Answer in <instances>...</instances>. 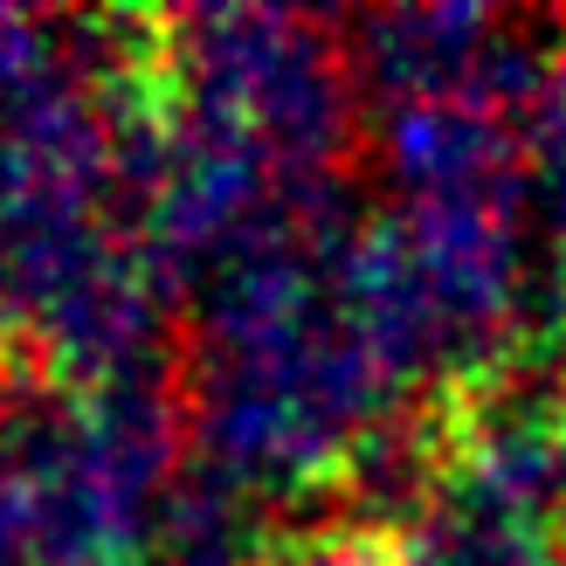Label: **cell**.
Returning <instances> with one entry per match:
<instances>
[{"mask_svg": "<svg viewBox=\"0 0 566 566\" xmlns=\"http://www.w3.org/2000/svg\"><path fill=\"white\" fill-rule=\"evenodd\" d=\"M174 111L242 138L276 180H346L359 153V83L346 28L297 8H187L159 21Z\"/></svg>", "mask_w": 566, "mask_h": 566, "instance_id": "cell-1", "label": "cell"}, {"mask_svg": "<svg viewBox=\"0 0 566 566\" xmlns=\"http://www.w3.org/2000/svg\"><path fill=\"white\" fill-rule=\"evenodd\" d=\"M374 159H380V174L401 187V208H429V201L532 208L518 125L491 104H470V97L374 111Z\"/></svg>", "mask_w": 566, "mask_h": 566, "instance_id": "cell-2", "label": "cell"}, {"mask_svg": "<svg viewBox=\"0 0 566 566\" xmlns=\"http://www.w3.org/2000/svg\"><path fill=\"white\" fill-rule=\"evenodd\" d=\"M394 566H559V539L442 497L436 518L394 553Z\"/></svg>", "mask_w": 566, "mask_h": 566, "instance_id": "cell-3", "label": "cell"}, {"mask_svg": "<svg viewBox=\"0 0 566 566\" xmlns=\"http://www.w3.org/2000/svg\"><path fill=\"white\" fill-rule=\"evenodd\" d=\"M525 138V187H532V208L553 221V235H566V49L546 76V91L532 97V111L518 118Z\"/></svg>", "mask_w": 566, "mask_h": 566, "instance_id": "cell-4", "label": "cell"}, {"mask_svg": "<svg viewBox=\"0 0 566 566\" xmlns=\"http://www.w3.org/2000/svg\"><path fill=\"white\" fill-rule=\"evenodd\" d=\"M559 566H566V553H559Z\"/></svg>", "mask_w": 566, "mask_h": 566, "instance_id": "cell-5", "label": "cell"}]
</instances>
